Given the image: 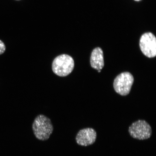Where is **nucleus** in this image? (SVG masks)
<instances>
[{
	"mask_svg": "<svg viewBox=\"0 0 156 156\" xmlns=\"http://www.w3.org/2000/svg\"><path fill=\"white\" fill-rule=\"evenodd\" d=\"M32 129L37 139L44 141L50 138L54 127L50 119L41 114L35 118L32 124Z\"/></svg>",
	"mask_w": 156,
	"mask_h": 156,
	"instance_id": "f257e3e1",
	"label": "nucleus"
},
{
	"mask_svg": "<svg viewBox=\"0 0 156 156\" xmlns=\"http://www.w3.org/2000/svg\"><path fill=\"white\" fill-rule=\"evenodd\" d=\"M75 62L73 58L67 54L58 55L54 58L52 64L53 73L60 77H66L73 71Z\"/></svg>",
	"mask_w": 156,
	"mask_h": 156,
	"instance_id": "f03ea898",
	"label": "nucleus"
},
{
	"mask_svg": "<svg viewBox=\"0 0 156 156\" xmlns=\"http://www.w3.org/2000/svg\"><path fill=\"white\" fill-rule=\"evenodd\" d=\"M133 82L134 78L132 74L128 72H125L117 76L113 85L116 93L125 96L129 94Z\"/></svg>",
	"mask_w": 156,
	"mask_h": 156,
	"instance_id": "7ed1b4c3",
	"label": "nucleus"
},
{
	"mask_svg": "<svg viewBox=\"0 0 156 156\" xmlns=\"http://www.w3.org/2000/svg\"><path fill=\"white\" fill-rule=\"evenodd\" d=\"M129 132L133 138L145 140L151 137L152 129L150 125L144 120H139L133 123L129 128Z\"/></svg>",
	"mask_w": 156,
	"mask_h": 156,
	"instance_id": "20e7f679",
	"label": "nucleus"
},
{
	"mask_svg": "<svg viewBox=\"0 0 156 156\" xmlns=\"http://www.w3.org/2000/svg\"><path fill=\"white\" fill-rule=\"evenodd\" d=\"M140 46L143 54L149 58L156 55V39L152 33H146L140 39Z\"/></svg>",
	"mask_w": 156,
	"mask_h": 156,
	"instance_id": "39448f33",
	"label": "nucleus"
},
{
	"mask_svg": "<svg viewBox=\"0 0 156 156\" xmlns=\"http://www.w3.org/2000/svg\"><path fill=\"white\" fill-rule=\"evenodd\" d=\"M97 134L94 129L87 128L80 130L76 137L78 145L87 146L92 145L96 141Z\"/></svg>",
	"mask_w": 156,
	"mask_h": 156,
	"instance_id": "423d86ee",
	"label": "nucleus"
},
{
	"mask_svg": "<svg viewBox=\"0 0 156 156\" xmlns=\"http://www.w3.org/2000/svg\"><path fill=\"white\" fill-rule=\"evenodd\" d=\"M90 64L91 67L98 70H101L104 66L103 51L100 48L94 49L91 54Z\"/></svg>",
	"mask_w": 156,
	"mask_h": 156,
	"instance_id": "0eeeda50",
	"label": "nucleus"
},
{
	"mask_svg": "<svg viewBox=\"0 0 156 156\" xmlns=\"http://www.w3.org/2000/svg\"><path fill=\"white\" fill-rule=\"evenodd\" d=\"M6 50V47L4 42L0 40V55L3 54Z\"/></svg>",
	"mask_w": 156,
	"mask_h": 156,
	"instance_id": "6e6552de",
	"label": "nucleus"
},
{
	"mask_svg": "<svg viewBox=\"0 0 156 156\" xmlns=\"http://www.w3.org/2000/svg\"><path fill=\"white\" fill-rule=\"evenodd\" d=\"M134 1H141V0H134Z\"/></svg>",
	"mask_w": 156,
	"mask_h": 156,
	"instance_id": "1a4fd4ad",
	"label": "nucleus"
},
{
	"mask_svg": "<svg viewBox=\"0 0 156 156\" xmlns=\"http://www.w3.org/2000/svg\"><path fill=\"white\" fill-rule=\"evenodd\" d=\"M101 71V70H98V73H100Z\"/></svg>",
	"mask_w": 156,
	"mask_h": 156,
	"instance_id": "9d476101",
	"label": "nucleus"
}]
</instances>
